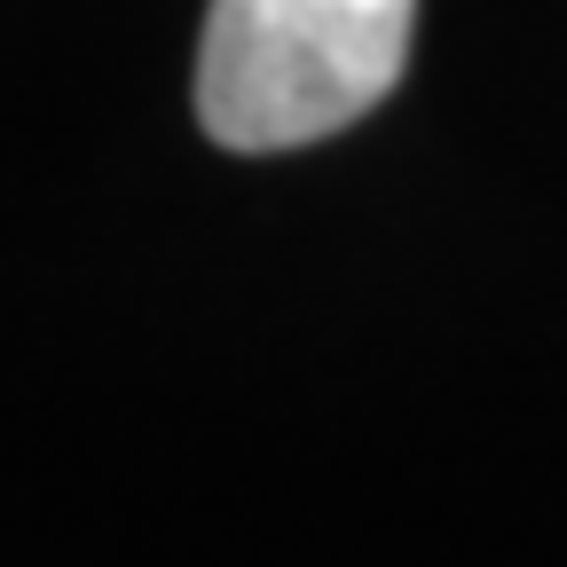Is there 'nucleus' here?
<instances>
[{
	"label": "nucleus",
	"mask_w": 567,
	"mask_h": 567,
	"mask_svg": "<svg viewBox=\"0 0 567 567\" xmlns=\"http://www.w3.org/2000/svg\"><path fill=\"white\" fill-rule=\"evenodd\" d=\"M417 32V0H213L197 118L221 151L268 158L371 118Z\"/></svg>",
	"instance_id": "nucleus-1"
}]
</instances>
